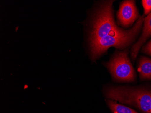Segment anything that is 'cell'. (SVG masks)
Segmentation results:
<instances>
[{"instance_id":"cell-5","label":"cell","mask_w":151,"mask_h":113,"mask_svg":"<svg viewBox=\"0 0 151 113\" xmlns=\"http://www.w3.org/2000/svg\"><path fill=\"white\" fill-rule=\"evenodd\" d=\"M138 72L141 79H151V59L142 57L139 62Z\"/></svg>"},{"instance_id":"cell-1","label":"cell","mask_w":151,"mask_h":113,"mask_svg":"<svg viewBox=\"0 0 151 113\" xmlns=\"http://www.w3.org/2000/svg\"><path fill=\"white\" fill-rule=\"evenodd\" d=\"M113 1L103 2L94 14L89 37L91 58L94 61L111 47L124 48L135 39L145 20L142 15L129 30L118 27L114 22Z\"/></svg>"},{"instance_id":"cell-8","label":"cell","mask_w":151,"mask_h":113,"mask_svg":"<svg viewBox=\"0 0 151 113\" xmlns=\"http://www.w3.org/2000/svg\"><path fill=\"white\" fill-rule=\"evenodd\" d=\"M142 52L151 56V41L142 48Z\"/></svg>"},{"instance_id":"cell-2","label":"cell","mask_w":151,"mask_h":113,"mask_svg":"<svg viewBox=\"0 0 151 113\" xmlns=\"http://www.w3.org/2000/svg\"><path fill=\"white\" fill-rule=\"evenodd\" d=\"M105 66L115 80L121 82H132L135 80L134 70L128 57L126 51L118 53Z\"/></svg>"},{"instance_id":"cell-7","label":"cell","mask_w":151,"mask_h":113,"mask_svg":"<svg viewBox=\"0 0 151 113\" xmlns=\"http://www.w3.org/2000/svg\"><path fill=\"white\" fill-rule=\"evenodd\" d=\"M142 3L145 15H149L151 12V0H143L142 1Z\"/></svg>"},{"instance_id":"cell-9","label":"cell","mask_w":151,"mask_h":113,"mask_svg":"<svg viewBox=\"0 0 151 113\" xmlns=\"http://www.w3.org/2000/svg\"><path fill=\"white\" fill-rule=\"evenodd\" d=\"M150 113H151V108H150Z\"/></svg>"},{"instance_id":"cell-3","label":"cell","mask_w":151,"mask_h":113,"mask_svg":"<svg viewBox=\"0 0 151 113\" xmlns=\"http://www.w3.org/2000/svg\"><path fill=\"white\" fill-rule=\"evenodd\" d=\"M139 17L134 1H125L121 3L117 15L118 19L121 25L126 27L130 26Z\"/></svg>"},{"instance_id":"cell-6","label":"cell","mask_w":151,"mask_h":113,"mask_svg":"<svg viewBox=\"0 0 151 113\" xmlns=\"http://www.w3.org/2000/svg\"><path fill=\"white\" fill-rule=\"evenodd\" d=\"M107 104L112 113H139L131 108L119 104L114 100H106Z\"/></svg>"},{"instance_id":"cell-4","label":"cell","mask_w":151,"mask_h":113,"mask_svg":"<svg viewBox=\"0 0 151 113\" xmlns=\"http://www.w3.org/2000/svg\"><path fill=\"white\" fill-rule=\"evenodd\" d=\"M150 37H151V12L145 18L144 27L141 36L138 40V42L132 47L131 50V57L132 59H135L141 48Z\"/></svg>"}]
</instances>
